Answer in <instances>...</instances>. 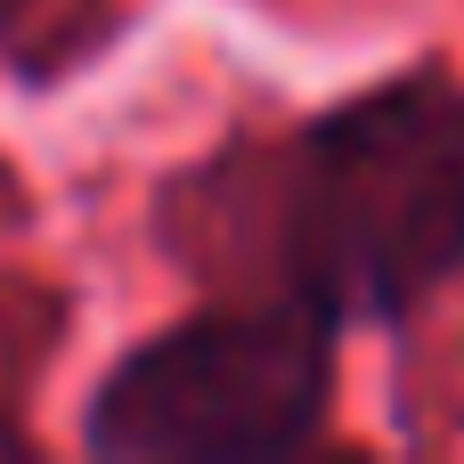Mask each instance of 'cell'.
<instances>
[{
    "mask_svg": "<svg viewBox=\"0 0 464 464\" xmlns=\"http://www.w3.org/2000/svg\"><path fill=\"white\" fill-rule=\"evenodd\" d=\"M73 8H90V0H0V49H24L41 24H57Z\"/></svg>",
    "mask_w": 464,
    "mask_h": 464,
    "instance_id": "cell-3",
    "label": "cell"
},
{
    "mask_svg": "<svg viewBox=\"0 0 464 464\" xmlns=\"http://www.w3.org/2000/svg\"><path fill=\"white\" fill-rule=\"evenodd\" d=\"M277 294L334 326H408L464 277V82L408 65L302 122L269 179Z\"/></svg>",
    "mask_w": 464,
    "mask_h": 464,
    "instance_id": "cell-1",
    "label": "cell"
},
{
    "mask_svg": "<svg viewBox=\"0 0 464 464\" xmlns=\"http://www.w3.org/2000/svg\"><path fill=\"white\" fill-rule=\"evenodd\" d=\"M334 334L343 326L294 294L196 310L98 375L82 449L106 464L302 457L334 416Z\"/></svg>",
    "mask_w": 464,
    "mask_h": 464,
    "instance_id": "cell-2",
    "label": "cell"
}]
</instances>
